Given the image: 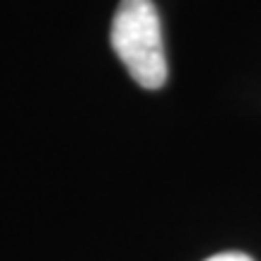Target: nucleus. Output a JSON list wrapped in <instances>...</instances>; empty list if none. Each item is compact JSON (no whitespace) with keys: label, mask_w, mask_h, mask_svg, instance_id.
<instances>
[{"label":"nucleus","mask_w":261,"mask_h":261,"mask_svg":"<svg viewBox=\"0 0 261 261\" xmlns=\"http://www.w3.org/2000/svg\"><path fill=\"white\" fill-rule=\"evenodd\" d=\"M205 261H254V259L242 252H223V254H215V256H208Z\"/></svg>","instance_id":"2"},{"label":"nucleus","mask_w":261,"mask_h":261,"mask_svg":"<svg viewBox=\"0 0 261 261\" xmlns=\"http://www.w3.org/2000/svg\"><path fill=\"white\" fill-rule=\"evenodd\" d=\"M112 46L128 75L145 90L167 83V56L152 0H121L112 19Z\"/></svg>","instance_id":"1"}]
</instances>
